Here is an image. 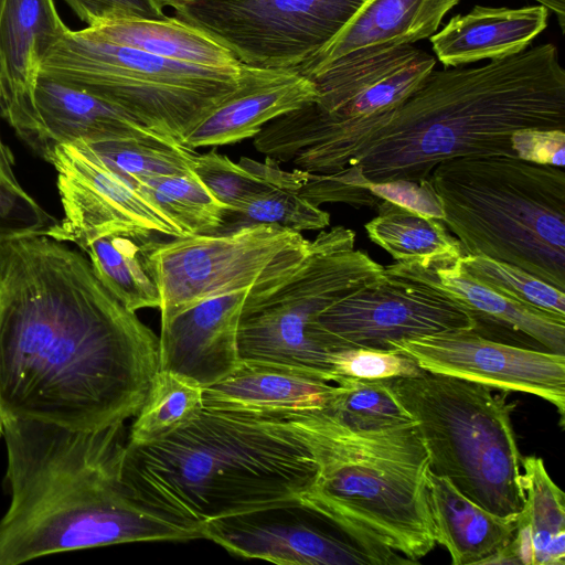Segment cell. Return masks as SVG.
<instances>
[{
	"label": "cell",
	"mask_w": 565,
	"mask_h": 565,
	"mask_svg": "<svg viewBox=\"0 0 565 565\" xmlns=\"http://www.w3.org/2000/svg\"><path fill=\"white\" fill-rule=\"evenodd\" d=\"M158 371L159 337L86 256L44 234L0 244V429L125 424Z\"/></svg>",
	"instance_id": "obj_1"
},
{
	"label": "cell",
	"mask_w": 565,
	"mask_h": 565,
	"mask_svg": "<svg viewBox=\"0 0 565 565\" xmlns=\"http://www.w3.org/2000/svg\"><path fill=\"white\" fill-rule=\"evenodd\" d=\"M525 129L565 130V71L551 43L433 70L397 107L347 128L328 173L353 164L369 182H420L450 159L516 156L511 137Z\"/></svg>",
	"instance_id": "obj_2"
},
{
	"label": "cell",
	"mask_w": 565,
	"mask_h": 565,
	"mask_svg": "<svg viewBox=\"0 0 565 565\" xmlns=\"http://www.w3.org/2000/svg\"><path fill=\"white\" fill-rule=\"evenodd\" d=\"M9 508L0 565L110 544L203 539L201 526L161 514L122 480L125 424L78 431L14 420L0 429Z\"/></svg>",
	"instance_id": "obj_3"
},
{
	"label": "cell",
	"mask_w": 565,
	"mask_h": 565,
	"mask_svg": "<svg viewBox=\"0 0 565 565\" xmlns=\"http://www.w3.org/2000/svg\"><path fill=\"white\" fill-rule=\"evenodd\" d=\"M316 475L310 446L281 417L206 407L159 441L126 444L122 460V480L136 500L200 526L297 499Z\"/></svg>",
	"instance_id": "obj_4"
},
{
	"label": "cell",
	"mask_w": 565,
	"mask_h": 565,
	"mask_svg": "<svg viewBox=\"0 0 565 565\" xmlns=\"http://www.w3.org/2000/svg\"><path fill=\"white\" fill-rule=\"evenodd\" d=\"M274 416L301 433L317 462L301 503L380 565L414 564L435 548L429 459L414 420L364 429L327 409Z\"/></svg>",
	"instance_id": "obj_5"
},
{
	"label": "cell",
	"mask_w": 565,
	"mask_h": 565,
	"mask_svg": "<svg viewBox=\"0 0 565 565\" xmlns=\"http://www.w3.org/2000/svg\"><path fill=\"white\" fill-rule=\"evenodd\" d=\"M465 255L516 266L565 291V172L516 156L461 157L428 177Z\"/></svg>",
	"instance_id": "obj_6"
},
{
	"label": "cell",
	"mask_w": 565,
	"mask_h": 565,
	"mask_svg": "<svg viewBox=\"0 0 565 565\" xmlns=\"http://www.w3.org/2000/svg\"><path fill=\"white\" fill-rule=\"evenodd\" d=\"M385 382L414 420L430 471L489 512L518 519L525 497L508 392L427 371Z\"/></svg>",
	"instance_id": "obj_7"
},
{
	"label": "cell",
	"mask_w": 565,
	"mask_h": 565,
	"mask_svg": "<svg viewBox=\"0 0 565 565\" xmlns=\"http://www.w3.org/2000/svg\"><path fill=\"white\" fill-rule=\"evenodd\" d=\"M239 68H210L97 42L68 30L39 76L89 93L145 128L182 145L239 83ZM183 146V145H182Z\"/></svg>",
	"instance_id": "obj_8"
},
{
	"label": "cell",
	"mask_w": 565,
	"mask_h": 565,
	"mask_svg": "<svg viewBox=\"0 0 565 565\" xmlns=\"http://www.w3.org/2000/svg\"><path fill=\"white\" fill-rule=\"evenodd\" d=\"M354 242L350 228L321 231L295 268L248 289L238 324L241 361L289 367L332 382L331 353L316 340L313 324L324 309L377 281L384 268L355 250Z\"/></svg>",
	"instance_id": "obj_9"
},
{
	"label": "cell",
	"mask_w": 565,
	"mask_h": 565,
	"mask_svg": "<svg viewBox=\"0 0 565 565\" xmlns=\"http://www.w3.org/2000/svg\"><path fill=\"white\" fill-rule=\"evenodd\" d=\"M149 257L160 289L161 319L207 298L250 288L295 268L310 241L280 226L254 224L209 234L162 239Z\"/></svg>",
	"instance_id": "obj_10"
},
{
	"label": "cell",
	"mask_w": 565,
	"mask_h": 565,
	"mask_svg": "<svg viewBox=\"0 0 565 565\" xmlns=\"http://www.w3.org/2000/svg\"><path fill=\"white\" fill-rule=\"evenodd\" d=\"M363 0H191L173 18L241 63L296 70L327 45Z\"/></svg>",
	"instance_id": "obj_11"
},
{
	"label": "cell",
	"mask_w": 565,
	"mask_h": 565,
	"mask_svg": "<svg viewBox=\"0 0 565 565\" xmlns=\"http://www.w3.org/2000/svg\"><path fill=\"white\" fill-rule=\"evenodd\" d=\"M437 58L413 44L338 62L309 77L318 97L276 121L278 140L296 154L317 136L387 113L435 68Z\"/></svg>",
	"instance_id": "obj_12"
},
{
	"label": "cell",
	"mask_w": 565,
	"mask_h": 565,
	"mask_svg": "<svg viewBox=\"0 0 565 565\" xmlns=\"http://www.w3.org/2000/svg\"><path fill=\"white\" fill-rule=\"evenodd\" d=\"M476 328L475 317L440 290L383 268L377 281L324 309L312 332L332 353L351 348L391 350L403 339Z\"/></svg>",
	"instance_id": "obj_13"
},
{
	"label": "cell",
	"mask_w": 565,
	"mask_h": 565,
	"mask_svg": "<svg viewBox=\"0 0 565 565\" xmlns=\"http://www.w3.org/2000/svg\"><path fill=\"white\" fill-rule=\"evenodd\" d=\"M392 349L409 355L427 372L539 396L556 406L564 424V354L491 340L476 329L403 339Z\"/></svg>",
	"instance_id": "obj_14"
},
{
	"label": "cell",
	"mask_w": 565,
	"mask_h": 565,
	"mask_svg": "<svg viewBox=\"0 0 565 565\" xmlns=\"http://www.w3.org/2000/svg\"><path fill=\"white\" fill-rule=\"evenodd\" d=\"M201 532L203 539L246 558L289 565H380L298 498L211 520Z\"/></svg>",
	"instance_id": "obj_15"
},
{
	"label": "cell",
	"mask_w": 565,
	"mask_h": 565,
	"mask_svg": "<svg viewBox=\"0 0 565 565\" xmlns=\"http://www.w3.org/2000/svg\"><path fill=\"white\" fill-rule=\"evenodd\" d=\"M57 173L64 216L44 235L72 243L79 235L110 226L186 235L129 181L100 161L84 141L56 145L47 160Z\"/></svg>",
	"instance_id": "obj_16"
},
{
	"label": "cell",
	"mask_w": 565,
	"mask_h": 565,
	"mask_svg": "<svg viewBox=\"0 0 565 565\" xmlns=\"http://www.w3.org/2000/svg\"><path fill=\"white\" fill-rule=\"evenodd\" d=\"M68 30L53 0H6L0 17V116L46 161L34 92L42 58Z\"/></svg>",
	"instance_id": "obj_17"
},
{
	"label": "cell",
	"mask_w": 565,
	"mask_h": 565,
	"mask_svg": "<svg viewBox=\"0 0 565 565\" xmlns=\"http://www.w3.org/2000/svg\"><path fill=\"white\" fill-rule=\"evenodd\" d=\"M249 288L207 298L161 319L159 370L206 388L239 364L238 324Z\"/></svg>",
	"instance_id": "obj_18"
},
{
	"label": "cell",
	"mask_w": 565,
	"mask_h": 565,
	"mask_svg": "<svg viewBox=\"0 0 565 565\" xmlns=\"http://www.w3.org/2000/svg\"><path fill=\"white\" fill-rule=\"evenodd\" d=\"M317 97L315 83L297 70L241 63L236 89L185 136L182 145L195 150L254 138L270 120L313 103Z\"/></svg>",
	"instance_id": "obj_19"
},
{
	"label": "cell",
	"mask_w": 565,
	"mask_h": 565,
	"mask_svg": "<svg viewBox=\"0 0 565 565\" xmlns=\"http://www.w3.org/2000/svg\"><path fill=\"white\" fill-rule=\"evenodd\" d=\"M460 1L363 0L337 35L296 70L311 77L334 63L430 38Z\"/></svg>",
	"instance_id": "obj_20"
},
{
	"label": "cell",
	"mask_w": 565,
	"mask_h": 565,
	"mask_svg": "<svg viewBox=\"0 0 565 565\" xmlns=\"http://www.w3.org/2000/svg\"><path fill=\"white\" fill-rule=\"evenodd\" d=\"M332 382L273 364L241 361L224 380L203 391L206 408L255 415H285L328 409Z\"/></svg>",
	"instance_id": "obj_21"
},
{
	"label": "cell",
	"mask_w": 565,
	"mask_h": 565,
	"mask_svg": "<svg viewBox=\"0 0 565 565\" xmlns=\"http://www.w3.org/2000/svg\"><path fill=\"white\" fill-rule=\"evenodd\" d=\"M386 270L427 282L462 307L476 319L522 334L548 352L565 353V317L515 301L468 276L458 260L449 265L423 267L397 263ZM476 328V329H477Z\"/></svg>",
	"instance_id": "obj_22"
},
{
	"label": "cell",
	"mask_w": 565,
	"mask_h": 565,
	"mask_svg": "<svg viewBox=\"0 0 565 565\" xmlns=\"http://www.w3.org/2000/svg\"><path fill=\"white\" fill-rule=\"evenodd\" d=\"M548 15L541 4L516 9L476 6L451 18L430 42L445 67L504 58L526 50L546 29Z\"/></svg>",
	"instance_id": "obj_23"
},
{
	"label": "cell",
	"mask_w": 565,
	"mask_h": 565,
	"mask_svg": "<svg viewBox=\"0 0 565 565\" xmlns=\"http://www.w3.org/2000/svg\"><path fill=\"white\" fill-rule=\"evenodd\" d=\"M34 99L50 153L56 145L74 141L168 139L139 125L105 100L49 78L39 76Z\"/></svg>",
	"instance_id": "obj_24"
},
{
	"label": "cell",
	"mask_w": 565,
	"mask_h": 565,
	"mask_svg": "<svg viewBox=\"0 0 565 565\" xmlns=\"http://www.w3.org/2000/svg\"><path fill=\"white\" fill-rule=\"evenodd\" d=\"M521 466L525 499L514 536L488 564L564 565V492L541 457H522Z\"/></svg>",
	"instance_id": "obj_25"
},
{
	"label": "cell",
	"mask_w": 565,
	"mask_h": 565,
	"mask_svg": "<svg viewBox=\"0 0 565 565\" xmlns=\"http://www.w3.org/2000/svg\"><path fill=\"white\" fill-rule=\"evenodd\" d=\"M428 491L436 542L454 565L488 564L513 539L518 519L489 512L430 469Z\"/></svg>",
	"instance_id": "obj_26"
},
{
	"label": "cell",
	"mask_w": 565,
	"mask_h": 565,
	"mask_svg": "<svg viewBox=\"0 0 565 565\" xmlns=\"http://www.w3.org/2000/svg\"><path fill=\"white\" fill-rule=\"evenodd\" d=\"M156 234L110 226L86 232L72 243L85 252L100 282L125 308L136 312L159 308L161 303L149 257L150 243Z\"/></svg>",
	"instance_id": "obj_27"
},
{
	"label": "cell",
	"mask_w": 565,
	"mask_h": 565,
	"mask_svg": "<svg viewBox=\"0 0 565 565\" xmlns=\"http://www.w3.org/2000/svg\"><path fill=\"white\" fill-rule=\"evenodd\" d=\"M78 32L93 41L127 46L202 67L235 68L241 64L226 47L173 17L109 20Z\"/></svg>",
	"instance_id": "obj_28"
},
{
	"label": "cell",
	"mask_w": 565,
	"mask_h": 565,
	"mask_svg": "<svg viewBox=\"0 0 565 565\" xmlns=\"http://www.w3.org/2000/svg\"><path fill=\"white\" fill-rule=\"evenodd\" d=\"M376 207L377 216L365 223V231L395 262L430 267L452 264L465 255L440 220L390 201Z\"/></svg>",
	"instance_id": "obj_29"
},
{
	"label": "cell",
	"mask_w": 565,
	"mask_h": 565,
	"mask_svg": "<svg viewBox=\"0 0 565 565\" xmlns=\"http://www.w3.org/2000/svg\"><path fill=\"white\" fill-rule=\"evenodd\" d=\"M203 391L184 376L159 370L136 415L127 444L149 445L189 424L204 408Z\"/></svg>",
	"instance_id": "obj_30"
},
{
	"label": "cell",
	"mask_w": 565,
	"mask_h": 565,
	"mask_svg": "<svg viewBox=\"0 0 565 565\" xmlns=\"http://www.w3.org/2000/svg\"><path fill=\"white\" fill-rule=\"evenodd\" d=\"M136 186L186 235L215 233L224 224L227 207L194 173L142 178Z\"/></svg>",
	"instance_id": "obj_31"
},
{
	"label": "cell",
	"mask_w": 565,
	"mask_h": 565,
	"mask_svg": "<svg viewBox=\"0 0 565 565\" xmlns=\"http://www.w3.org/2000/svg\"><path fill=\"white\" fill-rule=\"evenodd\" d=\"M306 180L262 189L238 206L226 210L220 231L254 224L275 225L299 233L328 227L330 214L299 193Z\"/></svg>",
	"instance_id": "obj_32"
},
{
	"label": "cell",
	"mask_w": 565,
	"mask_h": 565,
	"mask_svg": "<svg viewBox=\"0 0 565 565\" xmlns=\"http://www.w3.org/2000/svg\"><path fill=\"white\" fill-rule=\"evenodd\" d=\"M108 168L129 181L142 178L189 174L195 150L163 138H125L86 142Z\"/></svg>",
	"instance_id": "obj_33"
},
{
	"label": "cell",
	"mask_w": 565,
	"mask_h": 565,
	"mask_svg": "<svg viewBox=\"0 0 565 565\" xmlns=\"http://www.w3.org/2000/svg\"><path fill=\"white\" fill-rule=\"evenodd\" d=\"M332 383L335 393L327 411L350 426L375 429L413 420L385 380L335 375Z\"/></svg>",
	"instance_id": "obj_34"
},
{
	"label": "cell",
	"mask_w": 565,
	"mask_h": 565,
	"mask_svg": "<svg viewBox=\"0 0 565 565\" xmlns=\"http://www.w3.org/2000/svg\"><path fill=\"white\" fill-rule=\"evenodd\" d=\"M461 269L475 280L515 301L565 317V291L511 264L480 255H463Z\"/></svg>",
	"instance_id": "obj_35"
},
{
	"label": "cell",
	"mask_w": 565,
	"mask_h": 565,
	"mask_svg": "<svg viewBox=\"0 0 565 565\" xmlns=\"http://www.w3.org/2000/svg\"><path fill=\"white\" fill-rule=\"evenodd\" d=\"M330 365L333 375L363 380H388L417 376L424 370L407 354L397 350L351 348L332 352Z\"/></svg>",
	"instance_id": "obj_36"
},
{
	"label": "cell",
	"mask_w": 565,
	"mask_h": 565,
	"mask_svg": "<svg viewBox=\"0 0 565 565\" xmlns=\"http://www.w3.org/2000/svg\"><path fill=\"white\" fill-rule=\"evenodd\" d=\"M56 222L23 188L0 181V244L45 234Z\"/></svg>",
	"instance_id": "obj_37"
},
{
	"label": "cell",
	"mask_w": 565,
	"mask_h": 565,
	"mask_svg": "<svg viewBox=\"0 0 565 565\" xmlns=\"http://www.w3.org/2000/svg\"><path fill=\"white\" fill-rule=\"evenodd\" d=\"M88 26L118 19H164L152 0H64Z\"/></svg>",
	"instance_id": "obj_38"
},
{
	"label": "cell",
	"mask_w": 565,
	"mask_h": 565,
	"mask_svg": "<svg viewBox=\"0 0 565 565\" xmlns=\"http://www.w3.org/2000/svg\"><path fill=\"white\" fill-rule=\"evenodd\" d=\"M367 186L380 201H390L440 221L443 218V209L429 179L420 182L367 181Z\"/></svg>",
	"instance_id": "obj_39"
},
{
	"label": "cell",
	"mask_w": 565,
	"mask_h": 565,
	"mask_svg": "<svg viewBox=\"0 0 565 565\" xmlns=\"http://www.w3.org/2000/svg\"><path fill=\"white\" fill-rule=\"evenodd\" d=\"M516 157L537 164L564 167L565 130L525 129L511 137Z\"/></svg>",
	"instance_id": "obj_40"
},
{
	"label": "cell",
	"mask_w": 565,
	"mask_h": 565,
	"mask_svg": "<svg viewBox=\"0 0 565 565\" xmlns=\"http://www.w3.org/2000/svg\"><path fill=\"white\" fill-rule=\"evenodd\" d=\"M0 181L14 188H22L13 172V158L0 137Z\"/></svg>",
	"instance_id": "obj_41"
},
{
	"label": "cell",
	"mask_w": 565,
	"mask_h": 565,
	"mask_svg": "<svg viewBox=\"0 0 565 565\" xmlns=\"http://www.w3.org/2000/svg\"><path fill=\"white\" fill-rule=\"evenodd\" d=\"M545 7L548 11L556 14L559 28L564 31L565 26V0H534Z\"/></svg>",
	"instance_id": "obj_42"
},
{
	"label": "cell",
	"mask_w": 565,
	"mask_h": 565,
	"mask_svg": "<svg viewBox=\"0 0 565 565\" xmlns=\"http://www.w3.org/2000/svg\"><path fill=\"white\" fill-rule=\"evenodd\" d=\"M152 1L160 10H162L166 7H171L175 11V10H179L180 8H182L183 6H185L186 3H189L191 0H152Z\"/></svg>",
	"instance_id": "obj_43"
},
{
	"label": "cell",
	"mask_w": 565,
	"mask_h": 565,
	"mask_svg": "<svg viewBox=\"0 0 565 565\" xmlns=\"http://www.w3.org/2000/svg\"><path fill=\"white\" fill-rule=\"evenodd\" d=\"M6 0H0V17L4 7Z\"/></svg>",
	"instance_id": "obj_44"
}]
</instances>
